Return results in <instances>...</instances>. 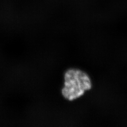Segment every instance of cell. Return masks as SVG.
Instances as JSON below:
<instances>
[{
  "label": "cell",
  "instance_id": "obj_1",
  "mask_svg": "<svg viewBox=\"0 0 127 127\" xmlns=\"http://www.w3.org/2000/svg\"><path fill=\"white\" fill-rule=\"evenodd\" d=\"M91 78L84 71L70 68L64 74L62 95L69 101H73L83 95L92 88Z\"/></svg>",
  "mask_w": 127,
  "mask_h": 127
}]
</instances>
